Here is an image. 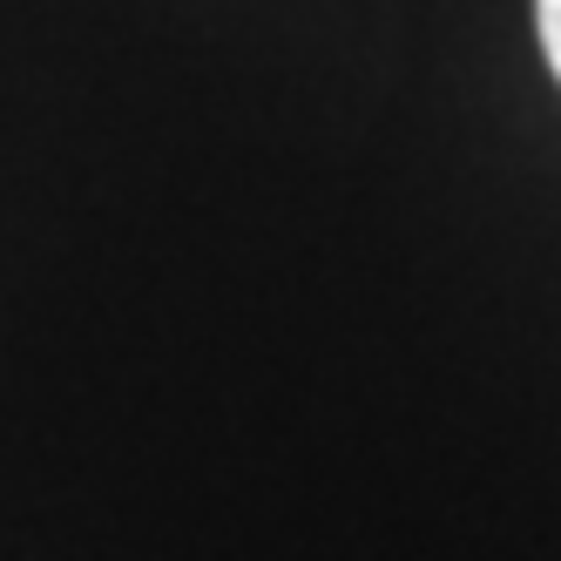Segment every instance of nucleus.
Wrapping results in <instances>:
<instances>
[{"label":"nucleus","mask_w":561,"mask_h":561,"mask_svg":"<svg viewBox=\"0 0 561 561\" xmlns=\"http://www.w3.org/2000/svg\"><path fill=\"white\" fill-rule=\"evenodd\" d=\"M535 27H541V55L561 82V0H535Z\"/></svg>","instance_id":"1"}]
</instances>
